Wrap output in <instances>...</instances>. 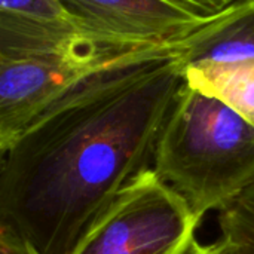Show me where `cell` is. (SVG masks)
Listing matches in <instances>:
<instances>
[{"instance_id":"cell-1","label":"cell","mask_w":254,"mask_h":254,"mask_svg":"<svg viewBox=\"0 0 254 254\" xmlns=\"http://www.w3.org/2000/svg\"><path fill=\"white\" fill-rule=\"evenodd\" d=\"M188 51L137 60L85 82L1 152L0 226L40 254H71L119 193L153 168L186 85Z\"/></svg>"},{"instance_id":"cell-2","label":"cell","mask_w":254,"mask_h":254,"mask_svg":"<svg viewBox=\"0 0 254 254\" xmlns=\"http://www.w3.org/2000/svg\"><path fill=\"white\" fill-rule=\"evenodd\" d=\"M153 170L198 216L254 186V125L188 83L161 132Z\"/></svg>"},{"instance_id":"cell-3","label":"cell","mask_w":254,"mask_h":254,"mask_svg":"<svg viewBox=\"0 0 254 254\" xmlns=\"http://www.w3.org/2000/svg\"><path fill=\"white\" fill-rule=\"evenodd\" d=\"M192 36L171 43L138 42L80 54L0 61V152L46 109L85 82L122 64L188 51Z\"/></svg>"},{"instance_id":"cell-4","label":"cell","mask_w":254,"mask_h":254,"mask_svg":"<svg viewBox=\"0 0 254 254\" xmlns=\"http://www.w3.org/2000/svg\"><path fill=\"white\" fill-rule=\"evenodd\" d=\"M201 220L152 168L119 193L71 254H186Z\"/></svg>"},{"instance_id":"cell-5","label":"cell","mask_w":254,"mask_h":254,"mask_svg":"<svg viewBox=\"0 0 254 254\" xmlns=\"http://www.w3.org/2000/svg\"><path fill=\"white\" fill-rule=\"evenodd\" d=\"M86 27L128 40L180 42L216 21L174 0H60Z\"/></svg>"},{"instance_id":"cell-6","label":"cell","mask_w":254,"mask_h":254,"mask_svg":"<svg viewBox=\"0 0 254 254\" xmlns=\"http://www.w3.org/2000/svg\"><path fill=\"white\" fill-rule=\"evenodd\" d=\"M186 64L254 60V0H235L216 21L196 31Z\"/></svg>"},{"instance_id":"cell-7","label":"cell","mask_w":254,"mask_h":254,"mask_svg":"<svg viewBox=\"0 0 254 254\" xmlns=\"http://www.w3.org/2000/svg\"><path fill=\"white\" fill-rule=\"evenodd\" d=\"M186 83L214 97L254 125V60L185 65Z\"/></svg>"},{"instance_id":"cell-8","label":"cell","mask_w":254,"mask_h":254,"mask_svg":"<svg viewBox=\"0 0 254 254\" xmlns=\"http://www.w3.org/2000/svg\"><path fill=\"white\" fill-rule=\"evenodd\" d=\"M219 226L220 238L232 243L240 254H254V186L220 211Z\"/></svg>"},{"instance_id":"cell-9","label":"cell","mask_w":254,"mask_h":254,"mask_svg":"<svg viewBox=\"0 0 254 254\" xmlns=\"http://www.w3.org/2000/svg\"><path fill=\"white\" fill-rule=\"evenodd\" d=\"M0 13L39 22L82 24L60 0H0Z\"/></svg>"},{"instance_id":"cell-10","label":"cell","mask_w":254,"mask_h":254,"mask_svg":"<svg viewBox=\"0 0 254 254\" xmlns=\"http://www.w3.org/2000/svg\"><path fill=\"white\" fill-rule=\"evenodd\" d=\"M0 254H40L13 231L0 226Z\"/></svg>"},{"instance_id":"cell-11","label":"cell","mask_w":254,"mask_h":254,"mask_svg":"<svg viewBox=\"0 0 254 254\" xmlns=\"http://www.w3.org/2000/svg\"><path fill=\"white\" fill-rule=\"evenodd\" d=\"M186 254H240V252L232 243L220 238L217 243L208 246H201L198 241H195Z\"/></svg>"},{"instance_id":"cell-12","label":"cell","mask_w":254,"mask_h":254,"mask_svg":"<svg viewBox=\"0 0 254 254\" xmlns=\"http://www.w3.org/2000/svg\"><path fill=\"white\" fill-rule=\"evenodd\" d=\"M202 13H219L229 7L235 0H174Z\"/></svg>"}]
</instances>
